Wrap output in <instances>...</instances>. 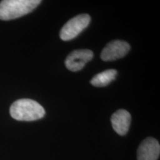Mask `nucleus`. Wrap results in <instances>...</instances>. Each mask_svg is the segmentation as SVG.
I'll list each match as a JSON object with an SVG mask.
<instances>
[{
    "label": "nucleus",
    "mask_w": 160,
    "mask_h": 160,
    "mask_svg": "<svg viewBox=\"0 0 160 160\" xmlns=\"http://www.w3.org/2000/svg\"><path fill=\"white\" fill-rule=\"evenodd\" d=\"M91 22V17L88 14L77 15L72 18L62 28L59 37L63 41H69L74 39L88 26Z\"/></svg>",
    "instance_id": "obj_3"
},
{
    "label": "nucleus",
    "mask_w": 160,
    "mask_h": 160,
    "mask_svg": "<svg viewBox=\"0 0 160 160\" xmlns=\"http://www.w3.org/2000/svg\"><path fill=\"white\" fill-rule=\"evenodd\" d=\"M11 117L18 121L31 122L45 117L44 108L37 102L30 99H18L10 108Z\"/></svg>",
    "instance_id": "obj_1"
},
{
    "label": "nucleus",
    "mask_w": 160,
    "mask_h": 160,
    "mask_svg": "<svg viewBox=\"0 0 160 160\" xmlns=\"http://www.w3.org/2000/svg\"><path fill=\"white\" fill-rule=\"evenodd\" d=\"M40 0H3L0 2V19H17L33 11Z\"/></svg>",
    "instance_id": "obj_2"
},
{
    "label": "nucleus",
    "mask_w": 160,
    "mask_h": 160,
    "mask_svg": "<svg viewBox=\"0 0 160 160\" xmlns=\"http://www.w3.org/2000/svg\"><path fill=\"white\" fill-rule=\"evenodd\" d=\"M160 154L159 142L148 137L140 144L137 150V160H157Z\"/></svg>",
    "instance_id": "obj_6"
},
{
    "label": "nucleus",
    "mask_w": 160,
    "mask_h": 160,
    "mask_svg": "<svg viewBox=\"0 0 160 160\" xmlns=\"http://www.w3.org/2000/svg\"><path fill=\"white\" fill-rule=\"evenodd\" d=\"M130 45L122 40H113L108 43L101 53V59L105 62L121 59L128 53Z\"/></svg>",
    "instance_id": "obj_4"
},
{
    "label": "nucleus",
    "mask_w": 160,
    "mask_h": 160,
    "mask_svg": "<svg viewBox=\"0 0 160 160\" xmlns=\"http://www.w3.org/2000/svg\"><path fill=\"white\" fill-rule=\"evenodd\" d=\"M131 122V116L128 111L119 109L111 117L112 127L119 135L124 136L128 132Z\"/></svg>",
    "instance_id": "obj_7"
},
{
    "label": "nucleus",
    "mask_w": 160,
    "mask_h": 160,
    "mask_svg": "<svg viewBox=\"0 0 160 160\" xmlns=\"http://www.w3.org/2000/svg\"><path fill=\"white\" fill-rule=\"evenodd\" d=\"M117 71L114 69H110L95 75L91 80L92 85L95 87H105L109 85L116 79Z\"/></svg>",
    "instance_id": "obj_8"
},
{
    "label": "nucleus",
    "mask_w": 160,
    "mask_h": 160,
    "mask_svg": "<svg viewBox=\"0 0 160 160\" xmlns=\"http://www.w3.org/2000/svg\"><path fill=\"white\" fill-rule=\"evenodd\" d=\"M93 51L88 49L75 50L68 56L65 66L71 71H79L85 67L86 63L93 59Z\"/></svg>",
    "instance_id": "obj_5"
}]
</instances>
